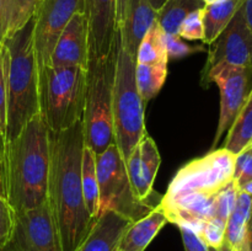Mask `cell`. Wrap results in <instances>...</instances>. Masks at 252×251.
<instances>
[{
	"label": "cell",
	"mask_w": 252,
	"mask_h": 251,
	"mask_svg": "<svg viewBox=\"0 0 252 251\" xmlns=\"http://www.w3.org/2000/svg\"><path fill=\"white\" fill-rule=\"evenodd\" d=\"M160 164L161 157L159 149L154 139L145 134L126 161L130 187L139 201L147 202L152 194Z\"/></svg>",
	"instance_id": "14"
},
{
	"label": "cell",
	"mask_w": 252,
	"mask_h": 251,
	"mask_svg": "<svg viewBox=\"0 0 252 251\" xmlns=\"http://www.w3.org/2000/svg\"><path fill=\"white\" fill-rule=\"evenodd\" d=\"M6 199L16 212L43 203L48 193L49 132L41 113L34 116L11 140L0 145Z\"/></svg>",
	"instance_id": "2"
},
{
	"label": "cell",
	"mask_w": 252,
	"mask_h": 251,
	"mask_svg": "<svg viewBox=\"0 0 252 251\" xmlns=\"http://www.w3.org/2000/svg\"><path fill=\"white\" fill-rule=\"evenodd\" d=\"M218 1H221V0H203V2L206 5H209V4H214V2H218Z\"/></svg>",
	"instance_id": "42"
},
{
	"label": "cell",
	"mask_w": 252,
	"mask_h": 251,
	"mask_svg": "<svg viewBox=\"0 0 252 251\" xmlns=\"http://www.w3.org/2000/svg\"><path fill=\"white\" fill-rule=\"evenodd\" d=\"M15 224V211L5 197H0V250L9 241Z\"/></svg>",
	"instance_id": "31"
},
{
	"label": "cell",
	"mask_w": 252,
	"mask_h": 251,
	"mask_svg": "<svg viewBox=\"0 0 252 251\" xmlns=\"http://www.w3.org/2000/svg\"><path fill=\"white\" fill-rule=\"evenodd\" d=\"M51 166L48 199L63 251H75L96 219L89 214L81 187V157L85 147L83 121L61 132L49 130Z\"/></svg>",
	"instance_id": "1"
},
{
	"label": "cell",
	"mask_w": 252,
	"mask_h": 251,
	"mask_svg": "<svg viewBox=\"0 0 252 251\" xmlns=\"http://www.w3.org/2000/svg\"><path fill=\"white\" fill-rule=\"evenodd\" d=\"M135 59L121 47L118 36L112 118L115 144L125 161H127L139 140L147 134L144 118L147 103L140 97L135 84Z\"/></svg>",
	"instance_id": "6"
},
{
	"label": "cell",
	"mask_w": 252,
	"mask_h": 251,
	"mask_svg": "<svg viewBox=\"0 0 252 251\" xmlns=\"http://www.w3.org/2000/svg\"><path fill=\"white\" fill-rule=\"evenodd\" d=\"M169 223L164 212L155 207L149 214L132 223L118 245L120 251H145L153 239Z\"/></svg>",
	"instance_id": "18"
},
{
	"label": "cell",
	"mask_w": 252,
	"mask_h": 251,
	"mask_svg": "<svg viewBox=\"0 0 252 251\" xmlns=\"http://www.w3.org/2000/svg\"><path fill=\"white\" fill-rule=\"evenodd\" d=\"M39 113L52 132H61L83 120L86 69L47 66L38 74Z\"/></svg>",
	"instance_id": "5"
},
{
	"label": "cell",
	"mask_w": 252,
	"mask_h": 251,
	"mask_svg": "<svg viewBox=\"0 0 252 251\" xmlns=\"http://www.w3.org/2000/svg\"><path fill=\"white\" fill-rule=\"evenodd\" d=\"M209 46L208 58L202 75L218 64L252 68V31L246 22L244 5Z\"/></svg>",
	"instance_id": "12"
},
{
	"label": "cell",
	"mask_w": 252,
	"mask_h": 251,
	"mask_svg": "<svg viewBox=\"0 0 252 251\" xmlns=\"http://www.w3.org/2000/svg\"><path fill=\"white\" fill-rule=\"evenodd\" d=\"M177 226L181 233L185 251H217L214 249L208 248L191 226L186 225V224H179Z\"/></svg>",
	"instance_id": "34"
},
{
	"label": "cell",
	"mask_w": 252,
	"mask_h": 251,
	"mask_svg": "<svg viewBox=\"0 0 252 251\" xmlns=\"http://www.w3.org/2000/svg\"><path fill=\"white\" fill-rule=\"evenodd\" d=\"M245 251H252V207H251V213H250V217H249L248 229H246Z\"/></svg>",
	"instance_id": "37"
},
{
	"label": "cell",
	"mask_w": 252,
	"mask_h": 251,
	"mask_svg": "<svg viewBox=\"0 0 252 251\" xmlns=\"http://www.w3.org/2000/svg\"><path fill=\"white\" fill-rule=\"evenodd\" d=\"M251 207L252 196L239 191L235 206L226 220L223 246L217 251H245L246 229Z\"/></svg>",
	"instance_id": "19"
},
{
	"label": "cell",
	"mask_w": 252,
	"mask_h": 251,
	"mask_svg": "<svg viewBox=\"0 0 252 251\" xmlns=\"http://www.w3.org/2000/svg\"><path fill=\"white\" fill-rule=\"evenodd\" d=\"M5 41V15H4V2L0 0V44Z\"/></svg>",
	"instance_id": "38"
},
{
	"label": "cell",
	"mask_w": 252,
	"mask_h": 251,
	"mask_svg": "<svg viewBox=\"0 0 252 251\" xmlns=\"http://www.w3.org/2000/svg\"><path fill=\"white\" fill-rule=\"evenodd\" d=\"M204 6L203 0H166L158 10L157 22L166 34H177L187 15Z\"/></svg>",
	"instance_id": "22"
},
{
	"label": "cell",
	"mask_w": 252,
	"mask_h": 251,
	"mask_svg": "<svg viewBox=\"0 0 252 251\" xmlns=\"http://www.w3.org/2000/svg\"><path fill=\"white\" fill-rule=\"evenodd\" d=\"M148 1H149L150 5H152V6L158 11V10L164 5V2L166 1V0H148Z\"/></svg>",
	"instance_id": "41"
},
{
	"label": "cell",
	"mask_w": 252,
	"mask_h": 251,
	"mask_svg": "<svg viewBox=\"0 0 252 251\" xmlns=\"http://www.w3.org/2000/svg\"><path fill=\"white\" fill-rule=\"evenodd\" d=\"M165 47H166L167 59H180L196 52L203 51L202 46H189L179 34H166L164 32Z\"/></svg>",
	"instance_id": "30"
},
{
	"label": "cell",
	"mask_w": 252,
	"mask_h": 251,
	"mask_svg": "<svg viewBox=\"0 0 252 251\" xmlns=\"http://www.w3.org/2000/svg\"><path fill=\"white\" fill-rule=\"evenodd\" d=\"M224 234H225V224L217 219H211L203 224L198 235L208 248L219 250L223 246Z\"/></svg>",
	"instance_id": "29"
},
{
	"label": "cell",
	"mask_w": 252,
	"mask_h": 251,
	"mask_svg": "<svg viewBox=\"0 0 252 251\" xmlns=\"http://www.w3.org/2000/svg\"><path fill=\"white\" fill-rule=\"evenodd\" d=\"M0 251H63L48 199L15 213L12 234Z\"/></svg>",
	"instance_id": "11"
},
{
	"label": "cell",
	"mask_w": 252,
	"mask_h": 251,
	"mask_svg": "<svg viewBox=\"0 0 252 251\" xmlns=\"http://www.w3.org/2000/svg\"><path fill=\"white\" fill-rule=\"evenodd\" d=\"M201 83L204 88H208L211 83H216L220 91V113L212 145V150H214L217 149V145L224 133L228 132L231 127L250 95L252 90V68L218 64L202 75Z\"/></svg>",
	"instance_id": "9"
},
{
	"label": "cell",
	"mask_w": 252,
	"mask_h": 251,
	"mask_svg": "<svg viewBox=\"0 0 252 251\" xmlns=\"http://www.w3.org/2000/svg\"><path fill=\"white\" fill-rule=\"evenodd\" d=\"M95 160L100 191L98 214L113 211L134 223L155 208L135 197L128 179L126 161L115 143L100 155H95Z\"/></svg>",
	"instance_id": "7"
},
{
	"label": "cell",
	"mask_w": 252,
	"mask_h": 251,
	"mask_svg": "<svg viewBox=\"0 0 252 251\" xmlns=\"http://www.w3.org/2000/svg\"><path fill=\"white\" fill-rule=\"evenodd\" d=\"M89 63V29L84 11H78L62 31L53 52L49 65L79 66L88 68ZM48 65V66H49Z\"/></svg>",
	"instance_id": "15"
},
{
	"label": "cell",
	"mask_w": 252,
	"mask_h": 251,
	"mask_svg": "<svg viewBox=\"0 0 252 251\" xmlns=\"http://www.w3.org/2000/svg\"><path fill=\"white\" fill-rule=\"evenodd\" d=\"M0 197H5V198H6V189H5L4 161H2L1 148H0Z\"/></svg>",
	"instance_id": "36"
},
{
	"label": "cell",
	"mask_w": 252,
	"mask_h": 251,
	"mask_svg": "<svg viewBox=\"0 0 252 251\" xmlns=\"http://www.w3.org/2000/svg\"><path fill=\"white\" fill-rule=\"evenodd\" d=\"M239 191L240 189H239L238 184L235 182V180H233L217 193L216 202H214L213 219H217V220L221 221L226 225V220H228L229 216H230L231 211L235 206Z\"/></svg>",
	"instance_id": "27"
},
{
	"label": "cell",
	"mask_w": 252,
	"mask_h": 251,
	"mask_svg": "<svg viewBox=\"0 0 252 251\" xmlns=\"http://www.w3.org/2000/svg\"><path fill=\"white\" fill-rule=\"evenodd\" d=\"M6 133V78H5L4 44H0V143Z\"/></svg>",
	"instance_id": "33"
},
{
	"label": "cell",
	"mask_w": 252,
	"mask_h": 251,
	"mask_svg": "<svg viewBox=\"0 0 252 251\" xmlns=\"http://www.w3.org/2000/svg\"><path fill=\"white\" fill-rule=\"evenodd\" d=\"M234 180L239 187L252 180V145L236 155Z\"/></svg>",
	"instance_id": "32"
},
{
	"label": "cell",
	"mask_w": 252,
	"mask_h": 251,
	"mask_svg": "<svg viewBox=\"0 0 252 251\" xmlns=\"http://www.w3.org/2000/svg\"><path fill=\"white\" fill-rule=\"evenodd\" d=\"M118 34L112 51L100 59H90L86 68V94L83 112L85 145L100 155L115 143L112 118L113 83L117 63Z\"/></svg>",
	"instance_id": "4"
},
{
	"label": "cell",
	"mask_w": 252,
	"mask_h": 251,
	"mask_svg": "<svg viewBox=\"0 0 252 251\" xmlns=\"http://www.w3.org/2000/svg\"><path fill=\"white\" fill-rule=\"evenodd\" d=\"M177 34L186 41H203V7L187 15L180 25Z\"/></svg>",
	"instance_id": "28"
},
{
	"label": "cell",
	"mask_w": 252,
	"mask_h": 251,
	"mask_svg": "<svg viewBox=\"0 0 252 251\" xmlns=\"http://www.w3.org/2000/svg\"><path fill=\"white\" fill-rule=\"evenodd\" d=\"M32 25L31 20L2 43L6 78V133L2 142L17 137L25 125L39 113L38 69Z\"/></svg>",
	"instance_id": "3"
},
{
	"label": "cell",
	"mask_w": 252,
	"mask_h": 251,
	"mask_svg": "<svg viewBox=\"0 0 252 251\" xmlns=\"http://www.w3.org/2000/svg\"><path fill=\"white\" fill-rule=\"evenodd\" d=\"M245 0H221L203 7V43L211 44L225 30Z\"/></svg>",
	"instance_id": "20"
},
{
	"label": "cell",
	"mask_w": 252,
	"mask_h": 251,
	"mask_svg": "<svg viewBox=\"0 0 252 251\" xmlns=\"http://www.w3.org/2000/svg\"><path fill=\"white\" fill-rule=\"evenodd\" d=\"M81 187L86 209L93 218L96 219L100 208V191L96 174L95 154L88 147H84L81 157Z\"/></svg>",
	"instance_id": "23"
},
{
	"label": "cell",
	"mask_w": 252,
	"mask_h": 251,
	"mask_svg": "<svg viewBox=\"0 0 252 251\" xmlns=\"http://www.w3.org/2000/svg\"><path fill=\"white\" fill-rule=\"evenodd\" d=\"M132 221L113 211L101 212L90 233L75 251H117Z\"/></svg>",
	"instance_id": "17"
},
{
	"label": "cell",
	"mask_w": 252,
	"mask_h": 251,
	"mask_svg": "<svg viewBox=\"0 0 252 251\" xmlns=\"http://www.w3.org/2000/svg\"><path fill=\"white\" fill-rule=\"evenodd\" d=\"M158 11L148 0H130L127 15L118 29L120 44L132 58L135 59L138 48L150 27L157 22Z\"/></svg>",
	"instance_id": "16"
},
{
	"label": "cell",
	"mask_w": 252,
	"mask_h": 251,
	"mask_svg": "<svg viewBox=\"0 0 252 251\" xmlns=\"http://www.w3.org/2000/svg\"><path fill=\"white\" fill-rule=\"evenodd\" d=\"M252 145V90L245 105L236 116L235 121L228 129L223 148L233 153L240 154L243 150Z\"/></svg>",
	"instance_id": "21"
},
{
	"label": "cell",
	"mask_w": 252,
	"mask_h": 251,
	"mask_svg": "<svg viewBox=\"0 0 252 251\" xmlns=\"http://www.w3.org/2000/svg\"><path fill=\"white\" fill-rule=\"evenodd\" d=\"M167 63L135 64V84L145 103L159 94L166 81Z\"/></svg>",
	"instance_id": "24"
},
{
	"label": "cell",
	"mask_w": 252,
	"mask_h": 251,
	"mask_svg": "<svg viewBox=\"0 0 252 251\" xmlns=\"http://www.w3.org/2000/svg\"><path fill=\"white\" fill-rule=\"evenodd\" d=\"M5 15V39L24 29L36 11L38 0H2Z\"/></svg>",
	"instance_id": "25"
},
{
	"label": "cell",
	"mask_w": 252,
	"mask_h": 251,
	"mask_svg": "<svg viewBox=\"0 0 252 251\" xmlns=\"http://www.w3.org/2000/svg\"><path fill=\"white\" fill-rule=\"evenodd\" d=\"M235 157L233 153L220 148L187 162L171 180L161 201L187 194L216 196L234 180Z\"/></svg>",
	"instance_id": "8"
},
{
	"label": "cell",
	"mask_w": 252,
	"mask_h": 251,
	"mask_svg": "<svg viewBox=\"0 0 252 251\" xmlns=\"http://www.w3.org/2000/svg\"><path fill=\"white\" fill-rule=\"evenodd\" d=\"M239 189H240V191L246 192V193L250 194V196H252V180H250V181H248V182H246V184H244L243 186L239 187Z\"/></svg>",
	"instance_id": "40"
},
{
	"label": "cell",
	"mask_w": 252,
	"mask_h": 251,
	"mask_svg": "<svg viewBox=\"0 0 252 251\" xmlns=\"http://www.w3.org/2000/svg\"><path fill=\"white\" fill-rule=\"evenodd\" d=\"M244 12H245V19L249 27L252 31V0H245L244 2Z\"/></svg>",
	"instance_id": "39"
},
{
	"label": "cell",
	"mask_w": 252,
	"mask_h": 251,
	"mask_svg": "<svg viewBox=\"0 0 252 251\" xmlns=\"http://www.w3.org/2000/svg\"><path fill=\"white\" fill-rule=\"evenodd\" d=\"M89 29V61L107 56L118 34L116 0H84Z\"/></svg>",
	"instance_id": "13"
},
{
	"label": "cell",
	"mask_w": 252,
	"mask_h": 251,
	"mask_svg": "<svg viewBox=\"0 0 252 251\" xmlns=\"http://www.w3.org/2000/svg\"><path fill=\"white\" fill-rule=\"evenodd\" d=\"M117 251H120V250H117Z\"/></svg>",
	"instance_id": "43"
},
{
	"label": "cell",
	"mask_w": 252,
	"mask_h": 251,
	"mask_svg": "<svg viewBox=\"0 0 252 251\" xmlns=\"http://www.w3.org/2000/svg\"><path fill=\"white\" fill-rule=\"evenodd\" d=\"M167 53L165 47L164 31L155 22L144 38L142 39L135 56V63L139 64H158L167 63Z\"/></svg>",
	"instance_id": "26"
},
{
	"label": "cell",
	"mask_w": 252,
	"mask_h": 251,
	"mask_svg": "<svg viewBox=\"0 0 252 251\" xmlns=\"http://www.w3.org/2000/svg\"><path fill=\"white\" fill-rule=\"evenodd\" d=\"M78 11H84V0H38L32 19V39L38 74L49 65L62 31Z\"/></svg>",
	"instance_id": "10"
},
{
	"label": "cell",
	"mask_w": 252,
	"mask_h": 251,
	"mask_svg": "<svg viewBox=\"0 0 252 251\" xmlns=\"http://www.w3.org/2000/svg\"><path fill=\"white\" fill-rule=\"evenodd\" d=\"M129 1L130 0H116V20H117L118 29L122 26L123 21H125Z\"/></svg>",
	"instance_id": "35"
}]
</instances>
